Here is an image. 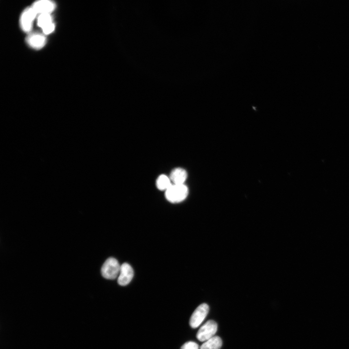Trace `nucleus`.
<instances>
[{"instance_id":"11","label":"nucleus","mask_w":349,"mask_h":349,"mask_svg":"<svg viewBox=\"0 0 349 349\" xmlns=\"http://www.w3.org/2000/svg\"><path fill=\"white\" fill-rule=\"evenodd\" d=\"M172 184L170 177L164 174L159 175L156 181V186L161 190L166 191Z\"/></svg>"},{"instance_id":"8","label":"nucleus","mask_w":349,"mask_h":349,"mask_svg":"<svg viewBox=\"0 0 349 349\" xmlns=\"http://www.w3.org/2000/svg\"><path fill=\"white\" fill-rule=\"evenodd\" d=\"M134 271L131 266L128 263H124L121 265L117 282L119 285L125 286L132 280Z\"/></svg>"},{"instance_id":"14","label":"nucleus","mask_w":349,"mask_h":349,"mask_svg":"<svg viewBox=\"0 0 349 349\" xmlns=\"http://www.w3.org/2000/svg\"><path fill=\"white\" fill-rule=\"evenodd\" d=\"M199 345L195 342L189 341L184 344L180 349H199Z\"/></svg>"},{"instance_id":"10","label":"nucleus","mask_w":349,"mask_h":349,"mask_svg":"<svg viewBox=\"0 0 349 349\" xmlns=\"http://www.w3.org/2000/svg\"><path fill=\"white\" fill-rule=\"evenodd\" d=\"M222 343V340L219 336H214L205 341L201 345L200 349H220Z\"/></svg>"},{"instance_id":"12","label":"nucleus","mask_w":349,"mask_h":349,"mask_svg":"<svg viewBox=\"0 0 349 349\" xmlns=\"http://www.w3.org/2000/svg\"><path fill=\"white\" fill-rule=\"evenodd\" d=\"M52 22L53 18L50 14H40L37 18V24L41 29Z\"/></svg>"},{"instance_id":"1","label":"nucleus","mask_w":349,"mask_h":349,"mask_svg":"<svg viewBox=\"0 0 349 349\" xmlns=\"http://www.w3.org/2000/svg\"><path fill=\"white\" fill-rule=\"evenodd\" d=\"M188 188L184 184H172L165 193L166 199L171 203H179L184 200L188 196Z\"/></svg>"},{"instance_id":"6","label":"nucleus","mask_w":349,"mask_h":349,"mask_svg":"<svg viewBox=\"0 0 349 349\" xmlns=\"http://www.w3.org/2000/svg\"><path fill=\"white\" fill-rule=\"evenodd\" d=\"M28 45L34 49H40L46 44L47 38L45 34L37 32H30L26 38Z\"/></svg>"},{"instance_id":"5","label":"nucleus","mask_w":349,"mask_h":349,"mask_svg":"<svg viewBox=\"0 0 349 349\" xmlns=\"http://www.w3.org/2000/svg\"><path fill=\"white\" fill-rule=\"evenodd\" d=\"M209 311L208 305L202 303L199 305L192 314L190 319V325L192 328L199 327L204 320Z\"/></svg>"},{"instance_id":"4","label":"nucleus","mask_w":349,"mask_h":349,"mask_svg":"<svg viewBox=\"0 0 349 349\" xmlns=\"http://www.w3.org/2000/svg\"><path fill=\"white\" fill-rule=\"evenodd\" d=\"M217 328V324L215 321L208 320L199 329L196 334L197 339L201 342L208 340L214 336Z\"/></svg>"},{"instance_id":"7","label":"nucleus","mask_w":349,"mask_h":349,"mask_svg":"<svg viewBox=\"0 0 349 349\" xmlns=\"http://www.w3.org/2000/svg\"><path fill=\"white\" fill-rule=\"evenodd\" d=\"M31 7L37 15L43 14H51L55 10L56 4L51 0H41L34 2Z\"/></svg>"},{"instance_id":"9","label":"nucleus","mask_w":349,"mask_h":349,"mask_svg":"<svg viewBox=\"0 0 349 349\" xmlns=\"http://www.w3.org/2000/svg\"><path fill=\"white\" fill-rule=\"evenodd\" d=\"M187 175L185 170L182 168H176L171 172L169 177L173 184H184Z\"/></svg>"},{"instance_id":"13","label":"nucleus","mask_w":349,"mask_h":349,"mask_svg":"<svg viewBox=\"0 0 349 349\" xmlns=\"http://www.w3.org/2000/svg\"><path fill=\"white\" fill-rule=\"evenodd\" d=\"M55 29V25L52 22L49 25L46 26L42 29L43 33L45 35H48L51 33L54 32Z\"/></svg>"},{"instance_id":"2","label":"nucleus","mask_w":349,"mask_h":349,"mask_svg":"<svg viewBox=\"0 0 349 349\" xmlns=\"http://www.w3.org/2000/svg\"><path fill=\"white\" fill-rule=\"evenodd\" d=\"M120 268L121 265L117 259L110 257L105 261L102 266L101 274L107 279H114L118 276Z\"/></svg>"},{"instance_id":"3","label":"nucleus","mask_w":349,"mask_h":349,"mask_svg":"<svg viewBox=\"0 0 349 349\" xmlns=\"http://www.w3.org/2000/svg\"><path fill=\"white\" fill-rule=\"evenodd\" d=\"M37 14L31 6L25 9L20 15V27L25 32L29 33L32 29L33 22Z\"/></svg>"}]
</instances>
